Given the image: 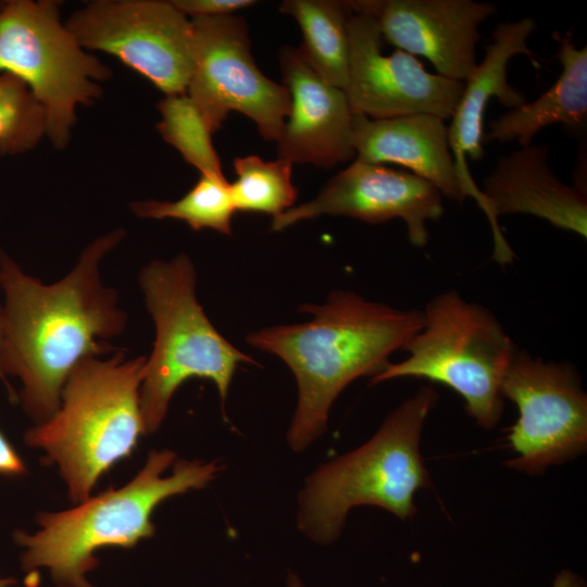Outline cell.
<instances>
[{
    "instance_id": "cell-1",
    "label": "cell",
    "mask_w": 587,
    "mask_h": 587,
    "mask_svg": "<svg viewBox=\"0 0 587 587\" xmlns=\"http://www.w3.org/2000/svg\"><path fill=\"white\" fill-rule=\"evenodd\" d=\"M124 236L123 229H114L92 240L72 271L49 285L26 274L0 249L2 373L21 380V404L36 425L59 410L74 367L112 351L108 340L126 328L117 292L100 275L101 261Z\"/></svg>"
},
{
    "instance_id": "cell-2",
    "label": "cell",
    "mask_w": 587,
    "mask_h": 587,
    "mask_svg": "<svg viewBox=\"0 0 587 587\" xmlns=\"http://www.w3.org/2000/svg\"><path fill=\"white\" fill-rule=\"evenodd\" d=\"M313 315L304 323L265 327L247 342L280 358L294 373L298 405L287 439L302 451L325 430L339 394L361 376L374 377L388 358L422 329L424 314L365 300L352 291L335 290L324 304H302Z\"/></svg>"
},
{
    "instance_id": "cell-3",
    "label": "cell",
    "mask_w": 587,
    "mask_h": 587,
    "mask_svg": "<svg viewBox=\"0 0 587 587\" xmlns=\"http://www.w3.org/2000/svg\"><path fill=\"white\" fill-rule=\"evenodd\" d=\"M171 450H152L139 473L121 488H110L76 507L41 512L40 529L15 530L26 572L48 569L58 587H91L86 575L99 564L102 548H132L151 538L154 509L165 499L205 487L223 469L216 461L176 460Z\"/></svg>"
},
{
    "instance_id": "cell-4",
    "label": "cell",
    "mask_w": 587,
    "mask_h": 587,
    "mask_svg": "<svg viewBox=\"0 0 587 587\" xmlns=\"http://www.w3.org/2000/svg\"><path fill=\"white\" fill-rule=\"evenodd\" d=\"M147 358L88 357L68 375L59 410L29 428L25 442L46 452V464H57L75 503L90 497L99 478L128 458L146 434L140 387Z\"/></svg>"
},
{
    "instance_id": "cell-5",
    "label": "cell",
    "mask_w": 587,
    "mask_h": 587,
    "mask_svg": "<svg viewBox=\"0 0 587 587\" xmlns=\"http://www.w3.org/2000/svg\"><path fill=\"white\" fill-rule=\"evenodd\" d=\"M437 398L433 387H422L386 417L369 441L315 471L299 496L300 530L316 542H332L348 511L358 505L411 517L415 492L430 486L420 438Z\"/></svg>"
},
{
    "instance_id": "cell-6",
    "label": "cell",
    "mask_w": 587,
    "mask_h": 587,
    "mask_svg": "<svg viewBox=\"0 0 587 587\" xmlns=\"http://www.w3.org/2000/svg\"><path fill=\"white\" fill-rule=\"evenodd\" d=\"M139 285L155 325L140 387L145 432L152 434L184 382L191 377L212 380L224 407L237 366L258 363L227 341L203 312L196 297L195 266L187 254L151 261L142 267Z\"/></svg>"
},
{
    "instance_id": "cell-7",
    "label": "cell",
    "mask_w": 587,
    "mask_h": 587,
    "mask_svg": "<svg viewBox=\"0 0 587 587\" xmlns=\"http://www.w3.org/2000/svg\"><path fill=\"white\" fill-rule=\"evenodd\" d=\"M422 329L405 345L409 358L372 377L378 384L399 377L426 378L448 386L465 401L467 413L492 428L503 411L502 382L516 351L497 317L455 290L426 304Z\"/></svg>"
},
{
    "instance_id": "cell-8",
    "label": "cell",
    "mask_w": 587,
    "mask_h": 587,
    "mask_svg": "<svg viewBox=\"0 0 587 587\" xmlns=\"http://www.w3.org/2000/svg\"><path fill=\"white\" fill-rule=\"evenodd\" d=\"M0 74L20 79L41 105L46 135L63 149L76 121V107L102 95L98 82L111 70L87 53L60 21L50 0L0 2Z\"/></svg>"
},
{
    "instance_id": "cell-9",
    "label": "cell",
    "mask_w": 587,
    "mask_h": 587,
    "mask_svg": "<svg viewBox=\"0 0 587 587\" xmlns=\"http://www.w3.org/2000/svg\"><path fill=\"white\" fill-rule=\"evenodd\" d=\"M193 67L186 95L212 133L230 111L251 118L260 135L276 141L290 112L284 84L266 77L251 54L248 27L239 15L191 18Z\"/></svg>"
},
{
    "instance_id": "cell-10",
    "label": "cell",
    "mask_w": 587,
    "mask_h": 587,
    "mask_svg": "<svg viewBox=\"0 0 587 587\" xmlns=\"http://www.w3.org/2000/svg\"><path fill=\"white\" fill-rule=\"evenodd\" d=\"M64 25L83 49L115 57L165 96L186 93L193 67V30L171 1H92L73 12Z\"/></svg>"
},
{
    "instance_id": "cell-11",
    "label": "cell",
    "mask_w": 587,
    "mask_h": 587,
    "mask_svg": "<svg viewBox=\"0 0 587 587\" xmlns=\"http://www.w3.org/2000/svg\"><path fill=\"white\" fill-rule=\"evenodd\" d=\"M501 392L519 410L508 436L516 454L509 466L537 474L585 451L587 396L573 365L544 362L516 349Z\"/></svg>"
},
{
    "instance_id": "cell-12",
    "label": "cell",
    "mask_w": 587,
    "mask_h": 587,
    "mask_svg": "<svg viewBox=\"0 0 587 587\" xmlns=\"http://www.w3.org/2000/svg\"><path fill=\"white\" fill-rule=\"evenodd\" d=\"M349 64L344 89L353 114L373 120L411 114L451 117L463 82L427 72L422 62L402 50L382 51L383 37L374 17H348Z\"/></svg>"
},
{
    "instance_id": "cell-13",
    "label": "cell",
    "mask_w": 587,
    "mask_h": 587,
    "mask_svg": "<svg viewBox=\"0 0 587 587\" xmlns=\"http://www.w3.org/2000/svg\"><path fill=\"white\" fill-rule=\"evenodd\" d=\"M444 214L442 195L429 182L408 171L355 159L314 199L274 216L271 230L321 215L349 216L371 224L398 217L405 224L409 241L422 248L429 239L426 223Z\"/></svg>"
},
{
    "instance_id": "cell-14",
    "label": "cell",
    "mask_w": 587,
    "mask_h": 587,
    "mask_svg": "<svg viewBox=\"0 0 587 587\" xmlns=\"http://www.w3.org/2000/svg\"><path fill=\"white\" fill-rule=\"evenodd\" d=\"M350 13L375 18L382 37L397 49L423 57L438 75L464 82L476 66L479 26L497 12L473 0H351Z\"/></svg>"
},
{
    "instance_id": "cell-15",
    "label": "cell",
    "mask_w": 587,
    "mask_h": 587,
    "mask_svg": "<svg viewBox=\"0 0 587 587\" xmlns=\"http://www.w3.org/2000/svg\"><path fill=\"white\" fill-rule=\"evenodd\" d=\"M536 28L533 17L499 23L492 32L491 42L470 76L448 126L449 147L465 198H473L486 215L491 234L498 235L500 227L492 217L489 204L470 173L467 159L479 161L484 157V117L489 101L497 98L509 109L527 102L525 95L508 80V63L516 54L527 55L535 64L527 39Z\"/></svg>"
},
{
    "instance_id": "cell-16",
    "label": "cell",
    "mask_w": 587,
    "mask_h": 587,
    "mask_svg": "<svg viewBox=\"0 0 587 587\" xmlns=\"http://www.w3.org/2000/svg\"><path fill=\"white\" fill-rule=\"evenodd\" d=\"M279 63L290 112L275 141L278 159L332 167L355 158L353 113L345 91L324 82L298 48L283 47Z\"/></svg>"
},
{
    "instance_id": "cell-17",
    "label": "cell",
    "mask_w": 587,
    "mask_h": 587,
    "mask_svg": "<svg viewBox=\"0 0 587 587\" xmlns=\"http://www.w3.org/2000/svg\"><path fill=\"white\" fill-rule=\"evenodd\" d=\"M546 143H529L498 159L480 188L492 217L529 214L587 237V197L564 184L549 164Z\"/></svg>"
},
{
    "instance_id": "cell-18",
    "label": "cell",
    "mask_w": 587,
    "mask_h": 587,
    "mask_svg": "<svg viewBox=\"0 0 587 587\" xmlns=\"http://www.w3.org/2000/svg\"><path fill=\"white\" fill-rule=\"evenodd\" d=\"M352 146L355 159L401 165L434 185L450 200L465 199L449 147L445 120L411 114L373 120L353 114Z\"/></svg>"
},
{
    "instance_id": "cell-19",
    "label": "cell",
    "mask_w": 587,
    "mask_h": 587,
    "mask_svg": "<svg viewBox=\"0 0 587 587\" xmlns=\"http://www.w3.org/2000/svg\"><path fill=\"white\" fill-rule=\"evenodd\" d=\"M559 46L555 53L562 71L553 85L536 100L489 122L483 143L517 141L521 147L532 143L541 129L562 125L574 135H583L587 127V48H578L571 33H554Z\"/></svg>"
},
{
    "instance_id": "cell-20",
    "label": "cell",
    "mask_w": 587,
    "mask_h": 587,
    "mask_svg": "<svg viewBox=\"0 0 587 587\" xmlns=\"http://www.w3.org/2000/svg\"><path fill=\"white\" fill-rule=\"evenodd\" d=\"M279 11L297 21L302 34L298 49L308 65L324 82L344 90L348 79L350 12L342 1L285 0Z\"/></svg>"
},
{
    "instance_id": "cell-21",
    "label": "cell",
    "mask_w": 587,
    "mask_h": 587,
    "mask_svg": "<svg viewBox=\"0 0 587 587\" xmlns=\"http://www.w3.org/2000/svg\"><path fill=\"white\" fill-rule=\"evenodd\" d=\"M130 209L139 217L176 218L193 230L211 228L224 235H230L236 213L224 174H200L193 187L176 201H137Z\"/></svg>"
},
{
    "instance_id": "cell-22",
    "label": "cell",
    "mask_w": 587,
    "mask_h": 587,
    "mask_svg": "<svg viewBox=\"0 0 587 587\" xmlns=\"http://www.w3.org/2000/svg\"><path fill=\"white\" fill-rule=\"evenodd\" d=\"M237 178L229 184L235 211L270 214L273 217L292 208L298 189L292 184V164L258 155L234 159Z\"/></svg>"
},
{
    "instance_id": "cell-23",
    "label": "cell",
    "mask_w": 587,
    "mask_h": 587,
    "mask_svg": "<svg viewBox=\"0 0 587 587\" xmlns=\"http://www.w3.org/2000/svg\"><path fill=\"white\" fill-rule=\"evenodd\" d=\"M162 120L158 129L200 174L223 175L213 147L212 132L193 101L186 95L166 96L158 104Z\"/></svg>"
},
{
    "instance_id": "cell-24",
    "label": "cell",
    "mask_w": 587,
    "mask_h": 587,
    "mask_svg": "<svg viewBox=\"0 0 587 587\" xmlns=\"http://www.w3.org/2000/svg\"><path fill=\"white\" fill-rule=\"evenodd\" d=\"M46 135V115L27 87L16 77L0 74V154L34 148Z\"/></svg>"
},
{
    "instance_id": "cell-25",
    "label": "cell",
    "mask_w": 587,
    "mask_h": 587,
    "mask_svg": "<svg viewBox=\"0 0 587 587\" xmlns=\"http://www.w3.org/2000/svg\"><path fill=\"white\" fill-rule=\"evenodd\" d=\"M171 2L180 13L191 18L232 15L236 11L257 3L253 0H172Z\"/></svg>"
},
{
    "instance_id": "cell-26",
    "label": "cell",
    "mask_w": 587,
    "mask_h": 587,
    "mask_svg": "<svg viewBox=\"0 0 587 587\" xmlns=\"http://www.w3.org/2000/svg\"><path fill=\"white\" fill-rule=\"evenodd\" d=\"M25 471L23 459L0 430V475L14 477L24 474Z\"/></svg>"
},
{
    "instance_id": "cell-27",
    "label": "cell",
    "mask_w": 587,
    "mask_h": 587,
    "mask_svg": "<svg viewBox=\"0 0 587 587\" xmlns=\"http://www.w3.org/2000/svg\"><path fill=\"white\" fill-rule=\"evenodd\" d=\"M553 587H584L583 582L570 571H562L554 579Z\"/></svg>"
},
{
    "instance_id": "cell-28",
    "label": "cell",
    "mask_w": 587,
    "mask_h": 587,
    "mask_svg": "<svg viewBox=\"0 0 587 587\" xmlns=\"http://www.w3.org/2000/svg\"><path fill=\"white\" fill-rule=\"evenodd\" d=\"M0 289H1V278H0ZM2 342H3V305L0 303V378L4 379L1 367V354H2Z\"/></svg>"
},
{
    "instance_id": "cell-29",
    "label": "cell",
    "mask_w": 587,
    "mask_h": 587,
    "mask_svg": "<svg viewBox=\"0 0 587 587\" xmlns=\"http://www.w3.org/2000/svg\"><path fill=\"white\" fill-rule=\"evenodd\" d=\"M287 587H305L296 574H289Z\"/></svg>"
},
{
    "instance_id": "cell-30",
    "label": "cell",
    "mask_w": 587,
    "mask_h": 587,
    "mask_svg": "<svg viewBox=\"0 0 587 587\" xmlns=\"http://www.w3.org/2000/svg\"><path fill=\"white\" fill-rule=\"evenodd\" d=\"M17 583L14 577H0V587H16Z\"/></svg>"
},
{
    "instance_id": "cell-31",
    "label": "cell",
    "mask_w": 587,
    "mask_h": 587,
    "mask_svg": "<svg viewBox=\"0 0 587 587\" xmlns=\"http://www.w3.org/2000/svg\"><path fill=\"white\" fill-rule=\"evenodd\" d=\"M58 587V586H57Z\"/></svg>"
}]
</instances>
